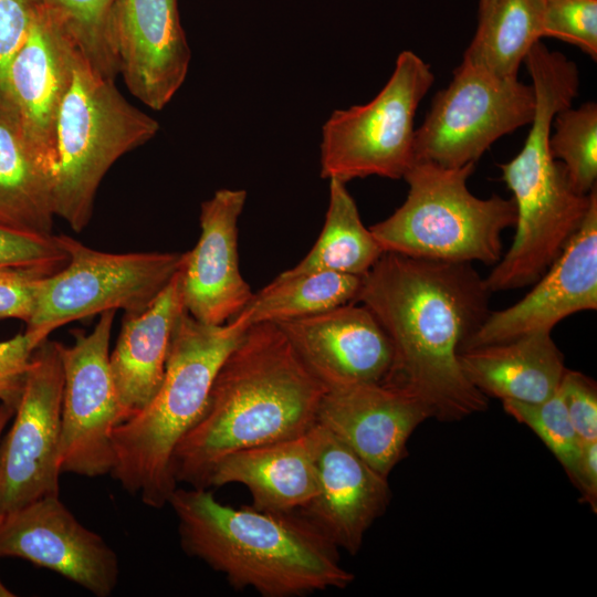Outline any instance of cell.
Segmentation results:
<instances>
[{"mask_svg":"<svg viewBox=\"0 0 597 597\" xmlns=\"http://www.w3.org/2000/svg\"><path fill=\"white\" fill-rule=\"evenodd\" d=\"M484 279L470 262L384 252L360 279L354 302L377 318L392 346L383 384L420 401L439 420L488 407L462 371L459 355L490 313Z\"/></svg>","mask_w":597,"mask_h":597,"instance_id":"6da1fadb","label":"cell"},{"mask_svg":"<svg viewBox=\"0 0 597 597\" xmlns=\"http://www.w3.org/2000/svg\"><path fill=\"white\" fill-rule=\"evenodd\" d=\"M326 391L274 323L249 326L220 365L205 410L177 444V483L207 488L227 454L307 432Z\"/></svg>","mask_w":597,"mask_h":597,"instance_id":"7a4b0ae2","label":"cell"},{"mask_svg":"<svg viewBox=\"0 0 597 597\" xmlns=\"http://www.w3.org/2000/svg\"><path fill=\"white\" fill-rule=\"evenodd\" d=\"M168 504L182 549L223 574L235 589L294 597L344 589L354 574L338 548L295 512H265L220 503L207 488L179 489Z\"/></svg>","mask_w":597,"mask_h":597,"instance_id":"3957f363","label":"cell"},{"mask_svg":"<svg viewBox=\"0 0 597 597\" xmlns=\"http://www.w3.org/2000/svg\"><path fill=\"white\" fill-rule=\"evenodd\" d=\"M245 329L230 321L205 324L185 310L175 324L157 392L113 429L115 464L109 474L144 504H168L178 484L175 449L201 417L220 365Z\"/></svg>","mask_w":597,"mask_h":597,"instance_id":"277c9868","label":"cell"},{"mask_svg":"<svg viewBox=\"0 0 597 597\" xmlns=\"http://www.w3.org/2000/svg\"><path fill=\"white\" fill-rule=\"evenodd\" d=\"M474 167L415 161L402 177L409 187L405 202L369 228L383 250L418 259L496 264L502 232L514 227L516 207L512 198L472 195L467 180Z\"/></svg>","mask_w":597,"mask_h":597,"instance_id":"5b68a950","label":"cell"},{"mask_svg":"<svg viewBox=\"0 0 597 597\" xmlns=\"http://www.w3.org/2000/svg\"><path fill=\"white\" fill-rule=\"evenodd\" d=\"M158 129L78 51L55 124V216L76 232L85 229L105 174Z\"/></svg>","mask_w":597,"mask_h":597,"instance_id":"8992f818","label":"cell"},{"mask_svg":"<svg viewBox=\"0 0 597 597\" xmlns=\"http://www.w3.org/2000/svg\"><path fill=\"white\" fill-rule=\"evenodd\" d=\"M66 264L44 276L24 333L36 345L56 328L106 311H145L182 266L185 252L111 253L56 235Z\"/></svg>","mask_w":597,"mask_h":597,"instance_id":"52a82bcc","label":"cell"},{"mask_svg":"<svg viewBox=\"0 0 597 597\" xmlns=\"http://www.w3.org/2000/svg\"><path fill=\"white\" fill-rule=\"evenodd\" d=\"M434 81L430 65L402 51L383 90L370 102L336 109L323 126L321 176L347 182L402 178L415 163L413 119Z\"/></svg>","mask_w":597,"mask_h":597,"instance_id":"ba28073f","label":"cell"},{"mask_svg":"<svg viewBox=\"0 0 597 597\" xmlns=\"http://www.w3.org/2000/svg\"><path fill=\"white\" fill-rule=\"evenodd\" d=\"M516 207L510 249L484 279L492 292L534 284L561 254L588 211L591 191L579 193L564 165L547 150L516 155L501 164Z\"/></svg>","mask_w":597,"mask_h":597,"instance_id":"9c48e42d","label":"cell"},{"mask_svg":"<svg viewBox=\"0 0 597 597\" xmlns=\"http://www.w3.org/2000/svg\"><path fill=\"white\" fill-rule=\"evenodd\" d=\"M535 93L463 59L415 130V161L459 168L475 161L503 135L532 122Z\"/></svg>","mask_w":597,"mask_h":597,"instance_id":"30bf717a","label":"cell"},{"mask_svg":"<svg viewBox=\"0 0 597 597\" xmlns=\"http://www.w3.org/2000/svg\"><path fill=\"white\" fill-rule=\"evenodd\" d=\"M116 311H106L93 331H73L60 344L64 384L61 409V472L87 478L111 473L113 429L123 413L109 367V339Z\"/></svg>","mask_w":597,"mask_h":597,"instance_id":"8fae6325","label":"cell"},{"mask_svg":"<svg viewBox=\"0 0 597 597\" xmlns=\"http://www.w3.org/2000/svg\"><path fill=\"white\" fill-rule=\"evenodd\" d=\"M60 344L46 338L32 365L14 420L0 440V514L60 493L63 366Z\"/></svg>","mask_w":597,"mask_h":597,"instance_id":"7c38bea8","label":"cell"},{"mask_svg":"<svg viewBox=\"0 0 597 597\" xmlns=\"http://www.w3.org/2000/svg\"><path fill=\"white\" fill-rule=\"evenodd\" d=\"M19 557L56 572L98 597L117 585L116 553L82 525L59 495L39 499L2 517L0 558Z\"/></svg>","mask_w":597,"mask_h":597,"instance_id":"4fadbf2b","label":"cell"},{"mask_svg":"<svg viewBox=\"0 0 597 597\" xmlns=\"http://www.w3.org/2000/svg\"><path fill=\"white\" fill-rule=\"evenodd\" d=\"M534 284L515 304L490 311L462 350L511 341L527 333L551 332L569 315L597 308L596 187L579 229Z\"/></svg>","mask_w":597,"mask_h":597,"instance_id":"5bb4252c","label":"cell"},{"mask_svg":"<svg viewBox=\"0 0 597 597\" xmlns=\"http://www.w3.org/2000/svg\"><path fill=\"white\" fill-rule=\"evenodd\" d=\"M78 51L62 21L42 1L8 71L9 114L31 149L54 169L56 117Z\"/></svg>","mask_w":597,"mask_h":597,"instance_id":"9a60e30c","label":"cell"},{"mask_svg":"<svg viewBox=\"0 0 597 597\" xmlns=\"http://www.w3.org/2000/svg\"><path fill=\"white\" fill-rule=\"evenodd\" d=\"M109 28L130 94L163 109L185 82L191 55L177 0H115Z\"/></svg>","mask_w":597,"mask_h":597,"instance_id":"2e32d148","label":"cell"},{"mask_svg":"<svg viewBox=\"0 0 597 597\" xmlns=\"http://www.w3.org/2000/svg\"><path fill=\"white\" fill-rule=\"evenodd\" d=\"M274 324L326 390L349 384H383L389 374L390 339L360 303Z\"/></svg>","mask_w":597,"mask_h":597,"instance_id":"e0dca14e","label":"cell"},{"mask_svg":"<svg viewBox=\"0 0 597 597\" xmlns=\"http://www.w3.org/2000/svg\"><path fill=\"white\" fill-rule=\"evenodd\" d=\"M245 199V190L220 189L201 203L200 235L185 252L180 269L184 306L201 323H228L253 295L238 254V221Z\"/></svg>","mask_w":597,"mask_h":597,"instance_id":"ac0fdd59","label":"cell"},{"mask_svg":"<svg viewBox=\"0 0 597 597\" xmlns=\"http://www.w3.org/2000/svg\"><path fill=\"white\" fill-rule=\"evenodd\" d=\"M317 492L296 512L338 549L355 555L390 501L388 478L316 423Z\"/></svg>","mask_w":597,"mask_h":597,"instance_id":"d6986e66","label":"cell"},{"mask_svg":"<svg viewBox=\"0 0 597 597\" xmlns=\"http://www.w3.org/2000/svg\"><path fill=\"white\" fill-rule=\"evenodd\" d=\"M428 418L426 407L402 390L385 384H349L324 392L316 423L388 478L406 455L409 437Z\"/></svg>","mask_w":597,"mask_h":597,"instance_id":"ffe728a7","label":"cell"},{"mask_svg":"<svg viewBox=\"0 0 597 597\" xmlns=\"http://www.w3.org/2000/svg\"><path fill=\"white\" fill-rule=\"evenodd\" d=\"M316 425L294 438L250 447L223 457L212 469L208 488L240 483L251 506L265 512H295L317 492Z\"/></svg>","mask_w":597,"mask_h":597,"instance_id":"44dd1931","label":"cell"},{"mask_svg":"<svg viewBox=\"0 0 597 597\" xmlns=\"http://www.w3.org/2000/svg\"><path fill=\"white\" fill-rule=\"evenodd\" d=\"M180 270L142 313L124 314L109 353V367L123 421L142 410L161 385L175 324L185 311Z\"/></svg>","mask_w":597,"mask_h":597,"instance_id":"7402d4cb","label":"cell"},{"mask_svg":"<svg viewBox=\"0 0 597 597\" xmlns=\"http://www.w3.org/2000/svg\"><path fill=\"white\" fill-rule=\"evenodd\" d=\"M459 360L468 380L484 396L524 402L552 397L567 370L551 332L464 349Z\"/></svg>","mask_w":597,"mask_h":597,"instance_id":"603a6c76","label":"cell"},{"mask_svg":"<svg viewBox=\"0 0 597 597\" xmlns=\"http://www.w3.org/2000/svg\"><path fill=\"white\" fill-rule=\"evenodd\" d=\"M55 169L22 137L10 114L0 109V224L51 235Z\"/></svg>","mask_w":597,"mask_h":597,"instance_id":"cb8c5ba5","label":"cell"},{"mask_svg":"<svg viewBox=\"0 0 597 597\" xmlns=\"http://www.w3.org/2000/svg\"><path fill=\"white\" fill-rule=\"evenodd\" d=\"M545 0H488L479 6L478 28L463 59L500 77H515L540 41Z\"/></svg>","mask_w":597,"mask_h":597,"instance_id":"d4e9b609","label":"cell"},{"mask_svg":"<svg viewBox=\"0 0 597 597\" xmlns=\"http://www.w3.org/2000/svg\"><path fill=\"white\" fill-rule=\"evenodd\" d=\"M385 251L362 222L345 182L329 180V203L325 222L311 251L279 276L328 271L363 276Z\"/></svg>","mask_w":597,"mask_h":597,"instance_id":"484cf974","label":"cell"},{"mask_svg":"<svg viewBox=\"0 0 597 597\" xmlns=\"http://www.w3.org/2000/svg\"><path fill=\"white\" fill-rule=\"evenodd\" d=\"M360 276L318 271L276 276L230 322L248 328L260 323H279L305 317L354 302Z\"/></svg>","mask_w":597,"mask_h":597,"instance_id":"4316f807","label":"cell"},{"mask_svg":"<svg viewBox=\"0 0 597 597\" xmlns=\"http://www.w3.org/2000/svg\"><path fill=\"white\" fill-rule=\"evenodd\" d=\"M555 133L549 136L552 156L561 161L573 187L588 195L597 179V105L567 107L553 119Z\"/></svg>","mask_w":597,"mask_h":597,"instance_id":"83f0119b","label":"cell"},{"mask_svg":"<svg viewBox=\"0 0 597 597\" xmlns=\"http://www.w3.org/2000/svg\"><path fill=\"white\" fill-rule=\"evenodd\" d=\"M62 21L87 62L101 75L118 73L109 18L115 0H42Z\"/></svg>","mask_w":597,"mask_h":597,"instance_id":"f1b7e54d","label":"cell"},{"mask_svg":"<svg viewBox=\"0 0 597 597\" xmlns=\"http://www.w3.org/2000/svg\"><path fill=\"white\" fill-rule=\"evenodd\" d=\"M502 404L506 413L544 442L576 484L583 443L568 418L561 389L541 402L505 399Z\"/></svg>","mask_w":597,"mask_h":597,"instance_id":"f546056e","label":"cell"},{"mask_svg":"<svg viewBox=\"0 0 597 597\" xmlns=\"http://www.w3.org/2000/svg\"><path fill=\"white\" fill-rule=\"evenodd\" d=\"M542 35L578 46L597 57V0H545Z\"/></svg>","mask_w":597,"mask_h":597,"instance_id":"4dcf8cb0","label":"cell"},{"mask_svg":"<svg viewBox=\"0 0 597 597\" xmlns=\"http://www.w3.org/2000/svg\"><path fill=\"white\" fill-rule=\"evenodd\" d=\"M67 253L56 235H41L0 224V269L43 268L59 271Z\"/></svg>","mask_w":597,"mask_h":597,"instance_id":"1f68e13d","label":"cell"},{"mask_svg":"<svg viewBox=\"0 0 597 597\" xmlns=\"http://www.w3.org/2000/svg\"><path fill=\"white\" fill-rule=\"evenodd\" d=\"M42 0H0V109L9 113L7 78Z\"/></svg>","mask_w":597,"mask_h":597,"instance_id":"d6a6232c","label":"cell"},{"mask_svg":"<svg viewBox=\"0 0 597 597\" xmlns=\"http://www.w3.org/2000/svg\"><path fill=\"white\" fill-rule=\"evenodd\" d=\"M559 389L568 418L583 444L597 441V387L580 371L567 369Z\"/></svg>","mask_w":597,"mask_h":597,"instance_id":"836d02e7","label":"cell"},{"mask_svg":"<svg viewBox=\"0 0 597 597\" xmlns=\"http://www.w3.org/2000/svg\"><path fill=\"white\" fill-rule=\"evenodd\" d=\"M56 271L43 268L0 269V320L27 323L32 314L39 282Z\"/></svg>","mask_w":597,"mask_h":597,"instance_id":"e575fe53","label":"cell"},{"mask_svg":"<svg viewBox=\"0 0 597 597\" xmlns=\"http://www.w3.org/2000/svg\"><path fill=\"white\" fill-rule=\"evenodd\" d=\"M39 345L25 333L0 342V401L17 409Z\"/></svg>","mask_w":597,"mask_h":597,"instance_id":"d590c367","label":"cell"},{"mask_svg":"<svg viewBox=\"0 0 597 597\" xmlns=\"http://www.w3.org/2000/svg\"><path fill=\"white\" fill-rule=\"evenodd\" d=\"M594 512L597 506V441L583 444L577 481L575 484Z\"/></svg>","mask_w":597,"mask_h":597,"instance_id":"8d00e7d4","label":"cell"},{"mask_svg":"<svg viewBox=\"0 0 597 597\" xmlns=\"http://www.w3.org/2000/svg\"><path fill=\"white\" fill-rule=\"evenodd\" d=\"M14 411L15 410L10 406L3 405V404L0 405V440L2 437L3 429L6 425L8 423V421L10 420V418L14 415ZM2 517L3 516L0 514V522L2 521Z\"/></svg>","mask_w":597,"mask_h":597,"instance_id":"74e56055","label":"cell"},{"mask_svg":"<svg viewBox=\"0 0 597 597\" xmlns=\"http://www.w3.org/2000/svg\"><path fill=\"white\" fill-rule=\"evenodd\" d=\"M15 596L10 589H8L0 580V597H13Z\"/></svg>","mask_w":597,"mask_h":597,"instance_id":"f35d334b","label":"cell"},{"mask_svg":"<svg viewBox=\"0 0 597 597\" xmlns=\"http://www.w3.org/2000/svg\"><path fill=\"white\" fill-rule=\"evenodd\" d=\"M488 0H479V6L485 3Z\"/></svg>","mask_w":597,"mask_h":597,"instance_id":"ab89813d","label":"cell"}]
</instances>
